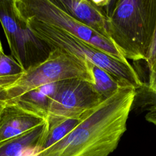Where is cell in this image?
<instances>
[{
    "label": "cell",
    "mask_w": 156,
    "mask_h": 156,
    "mask_svg": "<svg viewBox=\"0 0 156 156\" xmlns=\"http://www.w3.org/2000/svg\"><path fill=\"white\" fill-rule=\"evenodd\" d=\"M135 96L133 87H120L87 112L68 135L35 156H108L127 130Z\"/></svg>",
    "instance_id": "cell-1"
},
{
    "label": "cell",
    "mask_w": 156,
    "mask_h": 156,
    "mask_svg": "<svg viewBox=\"0 0 156 156\" xmlns=\"http://www.w3.org/2000/svg\"><path fill=\"white\" fill-rule=\"evenodd\" d=\"M107 18L108 38L127 60L146 59L156 22V0L94 1Z\"/></svg>",
    "instance_id": "cell-2"
},
{
    "label": "cell",
    "mask_w": 156,
    "mask_h": 156,
    "mask_svg": "<svg viewBox=\"0 0 156 156\" xmlns=\"http://www.w3.org/2000/svg\"><path fill=\"white\" fill-rule=\"evenodd\" d=\"M70 79L93 84L90 62L58 49H53L40 63L24 71L12 85L0 93V99L11 102L33 90Z\"/></svg>",
    "instance_id": "cell-3"
},
{
    "label": "cell",
    "mask_w": 156,
    "mask_h": 156,
    "mask_svg": "<svg viewBox=\"0 0 156 156\" xmlns=\"http://www.w3.org/2000/svg\"><path fill=\"white\" fill-rule=\"evenodd\" d=\"M15 4L21 16L33 18L63 29L114 57L128 62L108 38L72 17L54 0H15Z\"/></svg>",
    "instance_id": "cell-4"
},
{
    "label": "cell",
    "mask_w": 156,
    "mask_h": 156,
    "mask_svg": "<svg viewBox=\"0 0 156 156\" xmlns=\"http://www.w3.org/2000/svg\"><path fill=\"white\" fill-rule=\"evenodd\" d=\"M0 23L11 55L24 71L45 60L52 50L29 30L15 0H0Z\"/></svg>",
    "instance_id": "cell-5"
},
{
    "label": "cell",
    "mask_w": 156,
    "mask_h": 156,
    "mask_svg": "<svg viewBox=\"0 0 156 156\" xmlns=\"http://www.w3.org/2000/svg\"><path fill=\"white\" fill-rule=\"evenodd\" d=\"M49 99L48 115L64 118H80L104 98L91 82L70 79L52 84L47 93Z\"/></svg>",
    "instance_id": "cell-6"
},
{
    "label": "cell",
    "mask_w": 156,
    "mask_h": 156,
    "mask_svg": "<svg viewBox=\"0 0 156 156\" xmlns=\"http://www.w3.org/2000/svg\"><path fill=\"white\" fill-rule=\"evenodd\" d=\"M44 122V118L26 111L16 104L6 103L0 112V143Z\"/></svg>",
    "instance_id": "cell-7"
},
{
    "label": "cell",
    "mask_w": 156,
    "mask_h": 156,
    "mask_svg": "<svg viewBox=\"0 0 156 156\" xmlns=\"http://www.w3.org/2000/svg\"><path fill=\"white\" fill-rule=\"evenodd\" d=\"M54 1L72 17L102 35L108 38L107 16L103 9L94 1Z\"/></svg>",
    "instance_id": "cell-8"
},
{
    "label": "cell",
    "mask_w": 156,
    "mask_h": 156,
    "mask_svg": "<svg viewBox=\"0 0 156 156\" xmlns=\"http://www.w3.org/2000/svg\"><path fill=\"white\" fill-rule=\"evenodd\" d=\"M81 119L82 117L75 119L48 115L45 119L44 130L35 149V155L48 149L65 137L79 124Z\"/></svg>",
    "instance_id": "cell-9"
},
{
    "label": "cell",
    "mask_w": 156,
    "mask_h": 156,
    "mask_svg": "<svg viewBox=\"0 0 156 156\" xmlns=\"http://www.w3.org/2000/svg\"><path fill=\"white\" fill-rule=\"evenodd\" d=\"M44 128L45 122L0 143V156H21L26 151L36 149Z\"/></svg>",
    "instance_id": "cell-10"
},
{
    "label": "cell",
    "mask_w": 156,
    "mask_h": 156,
    "mask_svg": "<svg viewBox=\"0 0 156 156\" xmlns=\"http://www.w3.org/2000/svg\"><path fill=\"white\" fill-rule=\"evenodd\" d=\"M15 104L21 108L46 119L48 115L49 99L41 88L30 91L16 99L6 102Z\"/></svg>",
    "instance_id": "cell-11"
},
{
    "label": "cell",
    "mask_w": 156,
    "mask_h": 156,
    "mask_svg": "<svg viewBox=\"0 0 156 156\" xmlns=\"http://www.w3.org/2000/svg\"><path fill=\"white\" fill-rule=\"evenodd\" d=\"M90 66L93 79V85L104 99L113 95L122 86H130L90 62Z\"/></svg>",
    "instance_id": "cell-12"
},
{
    "label": "cell",
    "mask_w": 156,
    "mask_h": 156,
    "mask_svg": "<svg viewBox=\"0 0 156 156\" xmlns=\"http://www.w3.org/2000/svg\"><path fill=\"white\" fill-rule=\"evenodd\" d=\"M139 109L145 112V119L156 126V93L143 83L142 86L136 90V96L132 108Z\"/></svg>",
    "instance_id": "cell-13"
},
{
    "label": "cell",
    "mask_w": 156,
    "mask_h": 156,
    "mask_svg": "<svg viewBox=\"0 0 156 156\" xmlns=\"http://www.w3.org/2000/svg\"><path fill=\"white\" fill-rule=\"evenodd\" d=\"M24 72L23 68L11 55L0 52V77L22 74Z\"/></svg>",
    "instance_id": "cell-14"
},
{
    "label": "cell",
    "mask_w": 156,
    "mask_h": 156,
    "mask_svg": "<svg viewBox=\"0 0 156 156\" xmlns=\"http://www.w3.org/2000/svg\"><path fill=\"white\" fill-rule=\"evenodd\" d=\"M155 60H156V22H155L152 40L145 59V61L147 63L148 68L152 64V63Z\"/></svg>",
    "instance_id": "cell-15"
},
{
    "label": "cell",
    "mask_w": 156,
    "mask_h": 156,
    "mask_svg": "<svg viewBox=\"0 0 156 156\" xmlns=\"http://www.w3.org/2000/svg\"><path fill=\"white\" fill-rule=\"evenodd\" d=\"M21 75L0 77V93L16 82Z\"/></svg>",
    "instance_id": "cell-16"
},
{
    "label": "cell",
    "mask_w": 156,
    "mask_h": 156,
    "mask_svg": "<svg viewBox=\"0 0 156 156\" xmlns=\"http://www.w3.org/2000/svg\"><path fill=\"white\" fill-rule=\"evenodd\" d=\"M149 82L147 83L150 89L156 93V60L149 67Z\"/></svg>",
    "instance_id": "cell-17"
},
{
    "label": "cell",
    "mask_w": 156,
    "mask_h": 156,
    "mask_svg": "<svg viewBox=\"0 0 156 156\" xmlns=\"http://www.w3.org/2000/svg\"><path fill=\"white\" fill-rule=\"evenodd\" d=\"M5 104H6L5 102H4V101H2V100L0 99V112H1V110H2V108H4V105H5Z\"/></svg>",
    "instance_id": "cell-18"
},
{
    "label": "cell",
    "mask_w": 156,
    "mask_h": 156,
    "mask_svg": "<svg viewBox=\"0 0 156 156\" xmlns=\"http://www.w3.org/2000/svg\"><path fill=\"white\" fill-rule=\"evenodd\" d=\"M4 52V51H3V48H2L1 41V40H0V52Z\"/></svg>",
    "instance_id": "cell-19"
}]
</instances>
